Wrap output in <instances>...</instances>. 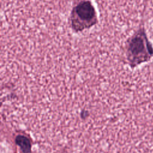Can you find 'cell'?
<instances>
[{"label":"cell","mask_w":153,"mask_h":153,"mask_svg":"<svg viewBox=\"0 0 153 153\" xmlns=\"http://www.w3.org/2000/svg\"><path fill=\"white\" fill-rule=\"evenodd\" d=\"M125 56L132 69L149 62L153 57V46L149 41L145 27L140 26L129 36L124 45Z\"/></svg>","instance_id":"cell-1"},{"label":"cell","mask_w":153,"mask_h":153,"mask_svg":"<svg viewBox=\"0 0 153 153\" xmlns=\"http://www.w3.org/2000/svg\"><path fill=\"white\" fill-rule=\"evenodd\" d=\"M98 23V14L91 0H73L68 24L74 33L89 30Z\"/></svg>","instance_id":"cell-2"},{"label":"cell","mask_w":153,"mask_h":153,"mask_svg":"<svg viewBox=\"0 0 153 153\" xmlns=\"http://www.w3.org/2000/svg\"><path fill=\"white\" fill-rule=\"evenodd\" d=\"M16 143L24 153H29L31 150V143L29 138L24 135H18L16 137Z\"/></svg>","instance_id":"cell-3"}]
</instances>
